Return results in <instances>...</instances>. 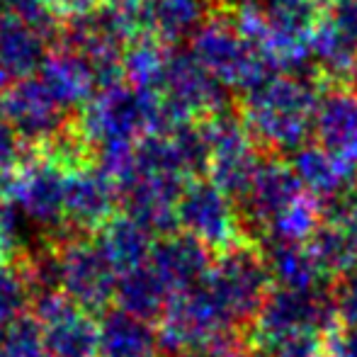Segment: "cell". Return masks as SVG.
I'll return each mask as SVG.
<instances>
[{
    "instance_id": "obj_1",
    "label": "cell",
    "mask_w": 357,
    "mask_h": 357,
    "mask_svg": "<svg viewBox=\"0 0 357 357\" xmlns=\"http://www.w3.org/2000/svg\"><path fill=\"white\" fill-rule=\"evenodd\" d=\"M326 75L316 66L299 73H278L243 93L241 117L265 153L289 158L311 139L314 112Z\"/></svg>"
},
{
    "instance_id": "obj_2",
    "label": "cell",
    "mask_w": 357,
    "mask_h": 357,
    "mask_svg": "<svg viewBox=\"0 0 357 357\" xmlns=\"http://www.w3.org/2000/svg\"><path fill=\"white\" fill-rule=\"evenodd\" d=\"M190 52L224 88H238L243 93L282 73L241 37L231 3L212 5L207 20L190 37Z\"/></svg>"
},
{
    "instance_id": "obj_3",
    "label": "cell",
    "mask_w": 357,
    "mask_h": 357,
    "mask_svg": "<svg viewBox=\"0 0 357 357\" xmlns=\"http://www.w3.org/2000/svg\"><path fill=\"white\" fill-rule=\"evenodd\" d=\"M168 129L195 122L199 117H214L226 107V88L214 78L192 52L168 49L165 63L155 88Z\"/></svg>"
},
{
    "instance_id": "obj_4",
    "label": "cell",
    "mask_w": 357,
    "mask_h": 357,
    "mask_svg": "<svg viewBox=\"0 0 357 357\" xmlns=\"http://www.w3.org/2000/svg\"><path fill=\"white\" fill-rule=\"evenodd\" d=\"M263 253L250 245H229L226 255L212 268L209 291L231 324L253 326L273 291Z\"/></svg>"
},
{
    "instance_id": "obj_5",
    "label": "cell",
    "mask_w": 357,
    "mask_h": 357,
    "mask_svg": "<svg viewBox=\"0 0 357 357\" xmlns=\"http://www.w3.org/2000/svg\"><path fill=\"white\" fill-rule=\"evenodd\" d=\"M209 144V173L219 190L229 197H243L250 188L265 151L255 144L243 117L234 112H219L204 124Z\"/></svg>"
},
{
    "instance_id": "obj_6",
    "label": "cell",
    "mask_w": 357,
    "mask_h": 357,
    "mask_svg": "<svg viewBox=\"0 0 357 357\" xmlns=\"http://www.w3.org/2000/svg\"><path fill=\"white\" fill-rule=\"evenodd\" d=\"M301 197H306L299 178L282 155L265 153L250 188L245 190L238 207V224L248 226L250 236L263 241L280 216L289 212Z\"/></svg>"
},
{
    "instance_id": "obj_7",
    "label": "cell",
    "mask_w": 357,
    "mask_h": 357,
    "mask_svg": "<svg viewBox=\"0 0 357 357\" xmlns=\"http://www.w3.org/2000/svg\"><path fill=\"white\" fill-rule=\"evenodd\" d=\"M311 56L326 80L350 83L357 66V0H326Z\"/></svg>"
},
{
    "instance_id": "obj_8",
    "label": "cell",
    "mask_w": 357,
    "mask_h": 357,
    "mask_svg": "<svg viewBox=\"0 0 357 357\" xmlns=\"http://www.w3.org/2000/svg\"><path fill=\"white\" fill-rule=\"evenodd\" d=\"M311 139L343 163L357 168V90L326 80L314 112Z\"/></svg>"
},
{
    "instance_id": "obj_9",
    "label": "cell",
    "mask_w": 357,
    "mask_h": 357,
    "mask_svg": "<svg viewBox=\"0 0 357 357\" xmlns=\"http://www.w3.org/2000/svg\"><path fill=\"white\" fill-rule=\"evenodd\" d=\"M0 107L8 114L15 132L32 142L56 137V132L63 127L66 112L39 75H29L8 85L3 90Z\"/></svg>"
},
{
    "instance_id": "obj_10",
    "label": "cell",
    "mask_w": 357,
    "mask_h": 357,
    "mask_svg": "<svg viewBox=\"0 0 357 357\" xmlns=\"http://www.w3.org/2000/svg\"><path fill=\"white\" fill-rule=\"evenodd\" d=\"M180 214L197 241L209 245H234L241 229L238 212L231 207L229 195L214 183H195L185 192Z\"/></svg>"
},
{
    "instance_id": "obj_11",
    "label": "cell",
    "mask_w": 357,
    "mask_h": 357,
    "mask_svg": "<svg viewBox=\"0 0 357 357\" xmlns=\"http://www.w3.org/2000/svg\"><path fill=\"white\" fill-rule=\"evenodd\" d=\"M287 160L299 178L304 192L316 204L328 202V199L343 195L357 178V168L338 160L326 149H321L319 144L311 142L301 146L299 151H294Z\"/></svg>"
},
{
    "instance_id": "obj_12",
    "label": "cell",
    "mask_w": 357,
    "mask_h": 357,
    "mask_svg": "<svg viewBox=\"0 0 357 357\" xmlns=\"http://www.w3.org/2000/svg\"><path fill=\"white\" fill-rule=\"evenodd\" d=\"M49 56V37L5 13L0 17V75L5 83L37 75Z\"/></svg>"
},
{
    "instance_id": "obj_13",
    "label": "cell",
    "mask_w": 357,
    "mask_h": 357,
    "mask_svg": "<svg viewBox=\"0 0 357 357\" xmlns=\"http://www.w3.org/2000/svg\"><path fill=\"white\" fill-rule=\"evenodd\" d=\"M39 78L44 80L49 93L61 102L63 109L88 102L100 90L88 59L63 44H59L56 52H49L47 61L39 68Z\"/></svg>"
},
{
    "instance_id": "obj_14",
    "label": "cell",
    "mask_w": 357,
    "mask_h": 357,
    "mask_svg": "<svg viewBox=\"0 0 357 357\" xmlns=\"http://www.w3.org/2000/svg\"><path fill=\"white\" fill-rule=\"evenodd\" d=\"M263 260L268 265L270 280L282 289H311L328 284L321 268L316 265L306 241L263 238Z\"/></svg>"
},
{
    "instance_id": "obj_15",
    "label": "cell",
    "mask_w": 357,
    "mask_h": 357,
    "mask_svg": "<svg viewBox=\"0 0 357 357\" xmlns=\"http://www.w3.org/2000/svg\"><path fill=\"white\" fill-rule=\"evenodd\" d=\"M212 0H153V37L163 44H180L207 20Z\"/></svg>"
},
{
    "instance_id": "obj_16",
    "label": "cell",
    "mask_w": 357,
    "mask_h": 357,
    "mask_svg": "<svg viewBox=\"0 0 357 357\" xmlns=\"http://www.w3.org/2000/svg\"><path fill=\"white\" fill-rule=\"evenodd\" d=\"M5 13L22 20L24 24H29V27H34L37 32H42L44 37L56 39L59 17L49 10V5L44 3V0H8Z\"/></svg>"
},
{
    "instance_id": "obj_17",
    "label": "cell",
    "mask_w": 357,
    "mask_h": 357,
    "mask_svg": "<svg viewBox=\"0 0 357 357\" xmlns=\"http://www.w3.org/2000/svg\"><path fill=\"white\" fill-rule=\"evenodd\" d=\"M331 294L335 301L340 328L357 331V270L331 280Z\"/></svg>"
},
{
    "instance_id": "obj_18",
    "label": "cell",
    "mask_w": 357,
    "mask_h": 357,
    "mask_svg": "<svg viewBox=\"0 0 357 357\" xmlns=\"http://www.w3.org/2000/svg\"><path fill=\"white\" fill-rule=\"evenodd\" d=\"M44 3L49 5V10H52L59 20H68V22H71V20H80V17L93 15L105 0H44Z\"/></svg>"
},
{
    "instance_id": "obj_19",
    "label": "cell",
    "mask_w": 357,
    "mask_h": 357,
    "mask_svg": "<svg viewBox=\"0 0 357 357\" xmlns=\"http://www.w3.org/2000/svg\"><path fill=\"white\" fill-rule=\"evenodd\" d=\"M15 142H17V132L13 129L8 114L0 107V160L10 158V155L15 153Z\"/></svg>"
},
{
    "instance_id": "obj_20",
    "label": "cell",
    "mask_w": 357,
    "mask_h": 357,
    "mask_svg": "<svg viewBox=\"0 0 357 357\" xmlns=\"http://www.w3.org/2000/svg\"><path fill=\"white\" fill-rule=\"evenodd\" d=\"M350 85L357 90V66H355V71H353V78H350Z\"/></svg>"
},
{
    "instance_id": "obj_21",
    "label": "cell",
    "mask_w": 357,
    "mask_h": 357,
    "mask_svg": "<svg viewBox=\"0 0 357 357\" xmlns=\"http://www.w3.org/2000/svg\"><path fill=\"white\" fill-rule=\"evenodd\" d=\"M5 8H8V0H0V17L5 15Z\"/></svg>"
},
{
    "instance_id": "obj_22",
    "label": "cell",
    "mask_w": 357,
    "mask_h": 357,
    "mask_svg": "<svg viewBox=\"0 0 357 357\" xmlns=\"http://www.w3.org/2000/svg\"><path fill=\"white\" fill-rule=\"evenodd\" d=\"M321 3H326V0H321Z\"/></svg>"
}]
</instances>
